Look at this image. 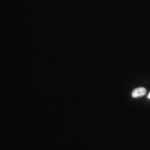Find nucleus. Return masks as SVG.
Returning a JSON list of instances; mask_svg holds the SVG:
<instances>
[{
  "mask_svg": "<svg viewBox=\"0 0 150 150\" xmlns=\"http://www.w3.org/2000/svg\"><path fill=\"white\" fill-rule=\"evenodd\" d=\"M146 93V90L144 87L137 88L132 92V96L134 98H137L139 97L143 96Z\"/></svg>",
  "mask_w": 150,
  "mask_h": 150,
  "instance_id": "nucleus-1",
  "label": "nucleus"
},
{
  "mask_svg": "<svg viewBox=\"0 0 150 150\" xmlns=\"http://www.w3.org/2000/svg\"><path fill=\"white\" fill-rule=\"evenodd\" d=\"M148 97V98H149V99H150V93L149 94V95H148V97Z\"/></svg>",
  "mask_w": 150,
  "mask_h": 150,
  "instance_id": "nucleus-2",
  "label": "nucleus"
}]
</instances>
